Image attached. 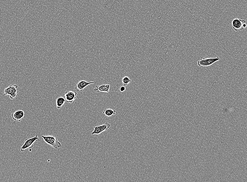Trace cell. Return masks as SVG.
Returning a JSON list of instances; mask_svg holds the SVG:
<instances>
[{
	"label": "cell",
	"mask_w": 247,
	"mask_h": 182,
	"mask_svg": "<svg viewBox=\"0 0 247 182\" xmlns=\"http://www.w3.org/2000/svg\"><path fill=\"white\" fill-rule=\"evenodd\" d=\"M42 137L45 142L50 145L54 148L57 149L62 147V144L59 141L58 138L53 135H42Z\"/></svg>",
	"instance_id": "obj_1"
},
{
	"label": "cell",
	"mask_w": 247,
	"mask_h": 182,
	"mask_svg": "<svg viewBox=\"0 0 247 182\" xmlns=\"http://www.w3.org/2000/svg\"><path fill=\"white\" fill-rule=\"evenodd\" d=\"M40 140L39 138L37 135L33 137L27 138L25 140L23 144L20 147L21 152H24L27 149H31L34 147V144L36 142Z\"/></svg>",
	"instance_id": "obj_2"
},
{
	"label": "cell",
	"mask_w": 247,
	"mask_h": 182,
	"mask_svg": "<svg viewBox=\"0 0 247 182\" xmlns=\"http://www.w3.org/2000/svg\"><path fill=\"white\" fill-rule=\"evenodd\" d=\"M232 25L233 29L235 31H242L246 27L245 20L237 18H235L232 20Z\"/></svg>",
	"instance_id": "obj_3"
},
{
	"label": "cell",
	"mask_w": 247,
	"mask_h": 182,
	"mask_svg": "<svg viewBox=\"0 0 247 182\" xmlns=\"http://www.w3.org/2000/svg\"><path fill=\"white\" fill-rule=\"evenodd\" d=\"M18 86L17 85H11L4 90V94L3 95H9L10 98L12 99L17 96V89Z\"/></svg>",
	"instance_id": "obj_4"
},
{
	"label": "cell",
	"mask_w": 247,
	"mask_h": 182,
	"mask_svg": "<svg viewBox=\"0 0 247 182\" xmlns=\"http://www.w3.org/2000/svg\"><path fill=\"white\" fill-rule=\"evenodd\" d=\"M219 60H220V58L218 56L215 58H204L198 61L197 64L199 66L207 67L212 65Z\"/></svg>",
	"instance_id": "obj_5"
},
{
	"label": "cell",
	"mask_w": 247,
	"mask_h": 182,
	"mask_svg": "<svg viewBox=\"0 0 247 182\" xmlns=\"http://www.w3.org/2000/svg\"><path fill=\"white\" fill-rule=\"evenodd\" d=\"M77 93L76 92L72 91H66L64 97L66 102L67 103H72L76 99Z\"/></svg>",
	"instance_id": "obj_6"
},
{
	"label": "cell",
	"mask_w": 247,
	"mask_h": 182,
	"mask_svg": "<svg viewBox=\"0 0 247 182\" xmlns=\"http://www.w3.org/2000/svg\"><path fill=\"white\" fill-rule=\"evenodd\" d=\"M94 83L93 81L87 82L84 80L80 81L77 83L75 89L77 91H82L88 86Z\"/></svg>",
	"instance_id": "obj_7"
},
{
	"label": "cell",
	"mask_w": 247,
	"mask_h": 182,
	"mask_svg": "<svg viewBox=\"0 0 247 182\" xmlns=\"http://www.w3.org/2000/svg\"><path fill=\"white\" fill-rule=\"evenodd\" d=\"M25 112L22 110H18L12 113L11 116L13 119L15 121L20 122L24 116Z\"/></svg>",
	"instance_id": "obj_8"
},
{
	"label": "cell",
	"mask_w": 247,
	"mask_h": 182,
	"mask_svg": "<svg viewBox=\"0 0 247 182\" xmlns=\"http://www.w3.org/2000/svg\"><path fill=\"white\" fill-rule=\"evenodd\" d=\"M110 85H103L100 86H97L94 89V92L97 93L103 92L108 93L109 92Z\"/></svg>",
	"instance_id": "obj_9"
},
{
	"label": "cell",
	"mask_w": 247,
	"mask_h": 182,
	"mask_svg": "<svg viewBox=\"0 0 247 182\" xmlns=\"http://www.w3.org/2000/svg\"><path fill=\"white\" fill-rule=\"evenodd\" d=\"M65 102V99L64 97L62 96L58 97L56 100V106L57 109H59L62 108V107L64 105Z\"/></svg>",
	"instance_id": "obj_10"
},
{
	"label": "cell",
	"mask_w": 247,
	"mask_h": 182,
	"mask_svg": "<svg viewBox=\"0 0 247 182\" xmlns=\"http://www.w3.org/2000/svg\"><path fill=\"white\" fill-rule=\"evenodd\" d=\"M116 111L111 109H106L103 111V113L108 117L111 116L113 115H115Z\"/></svg>",
	"instance_id": "obj_11"
},
{
	"label": "cell",
	"mask_w": 247,
	"mask_h": 182,
	"mask_svg": "<svg viewBox=\"0 0 247 182\" xmlns=\"http://www.w3.org/2000/svg\"><path fill=\"white\" fill-rule=\"evenodd\" d=\"M110 126L111 125L109 123H106L104 124L100 125V126H98L99 129H100L101 133H102V132L104 131L108 130L110 128Z\"/></svg>",
	"instance_id": "obj_12"
},
{
	"label": "cell",
	"mask_w": 247,
	"mask_h": 182,
	"mask_svg": "<svg viewBox=\"0 0 247 182\" xmlns=\"http://www.w3.org/2000/svg\"><path fill=\"white\" fill-rule=\"evenodd\" d=\"M122 83L124 86H128L131 82V79L127 76H124L122 79Z\"/></svg>",
	"instance_id": "obj_13"
},
{
	"label": "cell",
	"mask_w": 247,
	"mask_h": 182,
	"mask_svg": "<svg viewBox=\"0 0 247 182\" xmlns=\"http://www.w3.org/2000/svg\"><path fill=\"white\" fill-rule=\"evenodd\" d=\"M101 133L100 129H99L98 126L94 127V130L92 132V135H99Z\"/></svg>",
	"instance_id": "obj_14"
},
{
	"label": "cell",
	"mask_w": 247,
	"mask_h": 182,
	"mask_svg": "<svg viewBox=\"0 0 247 182\" xmlns=\"http://www.w3.org/2000/svg\"><path fill=\"white\" fill-rule=\"evenodd\" d=\"M126 90V88L124 86H121L120 88V91L121 92H123Z\"/></svg>",
	"instance_id": "obj_15"
}]
</instances>
